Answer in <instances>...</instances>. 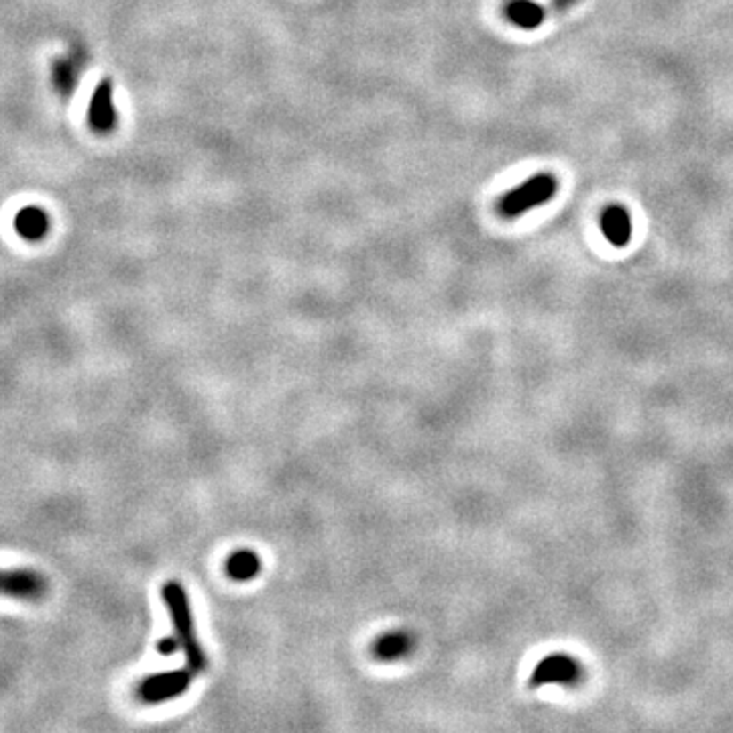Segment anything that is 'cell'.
<instances>
[{"mask_svg": "<svg viewBox=\"0 0 733 733\" xmlns=\"http://www.w3.org/2000/svg\"><path fill=\"white\" fill-rule=\"evenodd\" d=\"M49 593L47 579L33 568H0V597L41 601Z\"/></svg>", "mask_w": 733, "mask_h": 733, "instance_id": "cell-4", "label": "cell"}, {"mask_svg": "<svg viewBox=\"0 0 733 733\" xmlns=\"http://www.w3.org/2000/svg\"><path fill=\"white\" fill-rule=\"evenodd\" d=\"M189 682H192V671H172L153 674L139 682L137 697L141 703L159 705L186 693L189 689Z\"/></svg>", "mask_w": 733, "mask_h": 733, "instance_id": "cell-5", "label": "cell"}, {"mask_svg": "<svg viewBox=\"0 0 733 733\" xmlns=\"http://www.w3.org/2000/svg\"><path fill=\"white\" fill-rule=\"evenodd\" d=\"M180 641H178V638H175V633L173 636H167V638H161L159 640V644H157V652L161 654V656H173L175 652L180 650Z\"/></svg>", "mask_w": 733, "mask_h": 733, "instance_id": "cell-13", "label": "cell"}, {"mask_svg": "<svg viewBox=\"0 0 733 733\" xmlns=\"http://www.w3.org/2000/svg\"><path fill=\"white\" fill-rule=\"evenodd\" d=\"M581 662L568 656V654H550L544 660L536 665L530 676V689H538L544 685H567L576 687L583 681Z\"/></svg>", "mask_w": 733, "mask_h": 733, "instance_id": "cell-3", "label": "cell"}, {"mask_svg": "<svg viewBox=\"0 0 733 733\" xmlns=\"http://www.w3.org/2000/svg\"><path fill=\"white\" fill-rule=\"evenodd\" d=\"M161 597H164L165 608L169 611V617H172L175 638H178L181 652L186 654L188 668L192 673H204L206 671V654H204L198 633H196L194 625V616L192 608H189V599L186 589L181 587L178 581H169L161 587Z\"/></svg>", "mask_w": 733, "mask_h": 733, "instance_id": "cell-1", "label": "cell"}, {"mask_svg": "<svg viewBox=\"0 0 733 733\" xmlns=\"http://www.w3.org/2000/svg\"><path fill=\"white\" fill-rule=\"evenodd\" d=\"M599 229H601L609 245L624 249V246L630 245L633 232L630 210L622 204H608L599 214Z\"/></svg>", "mask_w": 733, "mask_h": 733, "instance_id": "cell-7", "label": "cell"}, {"mask_svg": "<svg viewBox=\"0 0 733 733\" xmlns=\"http://www.w3.org/2000/svg\"><path fill=\"white\" fill-rule=\"evenodd\" d=\"M53 82L63 96L72 94V90L76 86V69L72 63L68 61H58L53 68Z\"/></svg>", "mask_w": 733, "mask_h": 733, "instance_id": "cell-12", "label": "cell"}, {"mask_svg": "<svg viewBox=\"0 0 733 733\" xmlns=\"http://www.w3.org/2000/svg\"><path fill=\"white\" fill-rule=\"evenodd\" d=\"M261 567H263V562L257 556V552H253V550H235L232 552L227 562H224V570H227V575L230 576L232 581H251L255 579V576L261 573Z\"/></svg>", "mask_w": 733, "mask_h": 733, "instance_id": "cell-10", "label": "cell"}, {"mask_svg": "<svg viewBox=\"0 0 733 733\" xmlns=\"http://www.w3.org/2000/svg\"><path fill=\"white\" fill-rule=\"evenodd\" d=\"M546 9L536 0H507L503 6V17L513 27L524 31H534L546 20Z\"/></svg>", "mask_w": 733, "mask_h": 733, "instance_id": "cell-8", "label": "cell"}, {"mask_svg": "<svg viewBox=\"0 0 733 733\" xmlns=\"http://www.w3.org/2000/svg\"><path fill=\"white\" fill-rule=\"evenodd\" d=\"M52 227V221L44 208L25 206L15 218L17 232L27 241H41Z\"/></svg>", "mask_w": 733, "mask_h": 733, "instance_id": "cell-9", "label": "cell"}, {"mask_svg": "<svg viewBox=\"0 0 733 733\" xmlns=\"http://www.w3.org/2000/svg\"><path fill=\"white\" fill-rule=\"evenodd\" d=\"M412 644H414V640L410 633L390 632V633H383V636L373 644V654H375L379 660H385V662L399 660V658H404L406 654H410Z\"/></svg>", "mask_w": 733, "mask_h": 733, "instance_id": "cell-11", "label": "cell"}, {"mask_svg": "<svg viewBox=\"0 0 733 733\" xmlns=\"http://www.w3.org/2000/svg\"><path fill=\"white\" fill-rule=\"evenodd\" d=\"M579 3H581V0H550L548 12H552V15H562V12L570 11L573 6H576Z\"/></svg>", "mask_w": 733, "mask_h": 733, "instance_id": "cell-14", "label": "cell"}, {"mask_svg": "<svg viewBox=\"0 0 733 733\" xmlns=\"http://www.w3.org/2000/svg\"><path fill=\"white\" fill-rule=\"evenodd\" d=\"M559 178L550 172H540L528 178L524 183H520L510 192H505L502 198L497 200L495 208L499 216L507 218V221H516V218L524 216L534 208L544 206V204L552 202L559 194Z\"/></svg>", "mask_w": 733, "mask_h": 733, "instance_id": "cell-2", "label": "cell"}, {"mask_svg": "<svg viewBox=\"0 0 733 733\" xmlns=\"http://www.w3.org/2000/svg\"><path fill=\"white\" fill-rule=\"evenodd\" d=\"M90 126L101 135H109L117 129L118 115L115 107V94H112V82L102 80L92 92V101L88 109Z\"/></svg>", "mask_w": 733, "mask_h": 733, "instance_id": "cell-6", "label": "cell"}]
</instances>
